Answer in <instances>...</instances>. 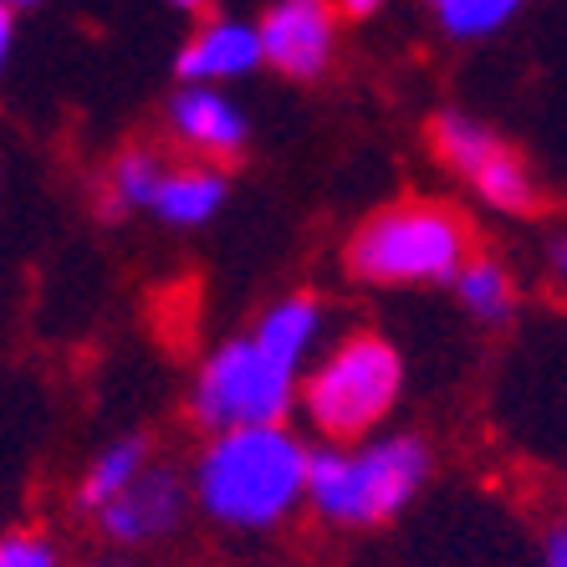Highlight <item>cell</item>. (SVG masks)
<instances>
[{
  "mask_svg": "<svg viewBox=\"0 0 567 567\" xmlns=\"http://www.w3.org/2000/svg\"><path fill=\"white\" fill-rule=\"evenodd\" d=\"M195 506L215 527L271 532L312 496V450L291 424H246L199 445L189 465Z\"/></svg>",
  "mask_w": 567,
  "mask_h": 567,
  "instance_id": "obj_1",
  "label": "cell"
},
{
  "mask_svg": "<svg viewBox=\"0 0 567 567\" xmlns=\"http://www.w3.org/2000/svg\"><path fill=\"white\" fill-rule=\"evenodd\" d=\"M430 445L410 430L369 435L358 445H322L312 450V506L328 527L369 532L410 512L414 496L430 481Z\"/></svg>",
  "mask_w": 567,
  "mask_h": 567,
  "instance_id": "obj_2",
  "label": "cell"
},
{
  "mask_svg": "<svg viewBox=\"0 0 567 567\" xmlns=\"http://www.w3.org/2000/svg\"><path fill=\"white\" fill-rule=\"evenodd\" d=\"M475 256L471 220L440 199H394L348 236V277L363 287H450Z\"/></svg>",
  "mask_w": 567,
  "mask_h": 567,
  "instance_id": "obj_3",
  "label": "cell"
},
{
  "mask_svg": "<svg viewBox=\"0 0 567 567\" xmlns=\"http://www.w3.org/2000/svg\"><path fill=\"white\" fill-rule=\"evenodd\" d=\"M404 399V358L383 332H348L302 373V420L322 445H358L383 435Z\"/></svg>",
  "mask_w": 567,
  "mask_h": 567,
  "instance_id": "obj_4",
  "label": "cell"
},
{
  "mask_svg": "<svg viewBox=\"0 0 567 567\" xmlns=\"http://www.w3.org/2000/svg\"><path fill=\"white\" fill-rule=\"evenodd\" d=\"M302 404V373L287 369L277 353H266L256 332L225 338L199 358L189 383V414L205 435L246 430V424H287Z\"/></svg>",
  "mask_w": 567,
  "mask_h": 567,
  "instance_id": "obj_5",
  "label": "cell"
},
{
  "mask_svg": "<svg viewBox=\"0 0 567 567\" xmlns=\"http://www.w3.org/2000/svg\"><path fill=\"white\" fill-rule=\"evenodd\" d=\"M430 148L486 210L496 215L537 210L542 195H537V179H532V164L475 113H461V107L435 113L430 118Z\"/></svg>",
  "mask_w": 567,
  "mask_h": 567,
  "instance_id": "obj_6",
  "label": "cell"
},
{
  "mask_svg": "<svg viewBox=\"0 0 567 567\" xmlns=\"http://www.w3.org/2000/svg\"><path fill=\"white\" fill-rule=\"evenodd\" d=\"M189 506H195V486H189L185 471L154 461L128 491H123L113 506L93 516V527L103 542L113 547H154V542L174 537L185 527Z\"/></svg>",
  "mask_w": 567,
  "mask_h": 567,
  "instance_id": "obj_7",
  "label": "cell"
},
{
  "mask_svg": "<svg viewBox=\"0 0 567 567\" xmlns=\"http://www.w3.org/2000/svg\"><path fill=\"white\" fill-rule=\"evenodd\" d=\"M338 0H277L261 16L266 66L287 82H317L338 56Z\"/></svg>",
  "mask_w": 567,
  "mask_h": 567,
  "instance_id": "obj_8",
  "label": "cell"
},
{
  "mask_svg": "<svg viewBox=\"0 0 567 567\" xmlns=\"http://www.w3.org/2000/svg\"><path fill=\"white\" fill-rule=\"evenodd\" d=\"M164 123H169V138L185 148L189 158H205V164H220V158H236L251 138V123H246V107L225 87H205V82H179L164 107Z\"/></svg>",
  "mask_w": 567,
  "mask_h": 567,
  "instance_id": "obj_9",
  "label": "cell"
},
{
  "mask_svg": "<svg viewBox=\"0 0 567 567\" xmlns=\"http://www.w3.org/2000/svg\"><path fill=\"white\" fill-rule=\"evenodd\" d=\"M266 66V41H261V21H236V16H215L205 27H195V37L179 47L174 56V78L179 82H240Z\"/></svg>",
  "mask_w": 567,
  "mask_h": 567,
  "instance_id": "obj_10",
  "label": "cell"
},
{
  "mask_svg": "<svg viewBox=\"0 0 567 567\" xmlns=\"http://www.w3.org/2000/svg\"><path fill=\"white\" fill-rule=\"evenodd\" d=\"M225 195H230V185H225V174L215 164H205V158L169 164L164 189L154 199V215L164 225H174V230H199V225H210L220 215Z\"/></svg>",
  "mask_w": 567,
  "mask_h": 567,
  "instance_id": "obj_11",
  "label": "cell"
},
{
  "mask_svg": "<svg viewBox=\"0 0 567 567\" xmlns=\"http://www.w3.org/2000/svg\"><path fill=\"white\" fill-rule=\"evenodd\" d=\"M154 461H158V455H154V440H148V435L107 440L93 461H87V471H82V481H78V512L93 522V516L103 512V506L118 502L123 491H128Z\"/></svg>",
  "mask_w": 567,
  "mask_h": 567,
  "instance_id": "obj_12",
  "label": "cell"
},
{
  "mask_svg": "<svg viewBox=\"0 0 567 567\" xmlns=\"http://www.w3.org/2000/svg\"><path fill=\"white\" fill-rule=\"evenodd\" d=\"M322 322H328L322 302H317V297H307V291H291V297H281V302L266 307L261 322H256L251 332L266 343V353H277L287 369L307 373V369H312L317 343H322Z\"/></svg>",
  "mask_w": 567,
  "mask_h": 567,
  "instance_id": "obj_13",
  "label": "cell"
},
{
  "mask_svg": "<svg viewBox=\"0 0 567 567\" xmlns=\"http://www.w3.org/2000/svg\"><path fill=\"white\" fill-rule=\"evenodd\" d=\"M450 291H455V302L465 307V317L481 322V328H502V322H512L516 302H522V287H516L512 266L496 261V256H481V251L461 266V277L450 281Z\"/></svg>",
  "mask_w": 567,
  "mask_h": 567,
  "instance_id": "obj_14",
  "label": "cell"
},
{
  "mask_svg": "<svg viewBox=\"0 0 567 567\" xmlns=\"http://www.w3.org/2000/svg\"><path fill=\"white\" fill-rule=\"evenodd\" d=\"M164 174H169V158L158 154V148H148V144H128L123 154H113V164H107L103 205H107L113 215L154 210L158 189H164Z\"/></svg>",
  "mask_w": 567,
  "mask_h": 567,
  "instance_id": "obj_15",
  "label": "cell"
},
{
  "mask_svg": "<svg viewBox=\"0 0 567 567\" xmlns=\"http://www.w3.org/2000/svg\"><path fill=\"white\" fill-rule=\"evenodd\" d=\"M532 0H424V11L450 41H491L527 11Z\"/></svg>",
  "mask_w": 567,
  "mask_h": 567,
  "instance_id": "obj_16",
  "label": "cell"
},
{
  "mask_svg": "<svg viewBox=\"0 0 567 567\" xmlns=\"http://www.w3.org/2000/svg\"><path fill=\"white\" fill-rule=\"evenodd\" d=\"M0 567H66V557L41 527H11L0 537Z\"/></svg>",
  "mask_w": 567,
  "mask_h": 567,
  "instance_id": "obj_17",
  "label": "cell"
},
{
  "mask_svg": "<svg viewBox=\"0 0 567 567\" xmlns=\"http://www.w3.org/2000/svg\"><path fill=\"white\" fill-rule=\"evenodd\" d=\"M542 277H547V287L567 291V236H547V246H542Z\"/></svg>",
  "mask_w": 567,
  "mask_h": 567,
  "instance_id": "obj_18",
  "label": "cell"
},
{
  "mask_svg": "<svg viewBox=\"0 0 567 567\" xmlns=\"http://www.w3.org/2000/svg\"><path fill=\"white\" fill-rule=\"evenodd\" d=\"M542 567H567V512L553 516V527L542 532Z\"/></svg>",
  "mask_w": 567,
  "mask_h": 567,
  "instance_id": "obj_19",
  "label": "cell"
},
{
  "mask_svg": "<svg viewBox=\"0 0 567 567\" xmlns=\"http://www.w3.org/2000/svg\"><path fill=\"white\" fill-rule=\"evenodd\" d=\"M389 0H338V11L353 16V21H369V16H379Z\"/></svg>",
  "mask_w": 567,
  "mask_h": 567,
  "instance_id": "obj_20",
  "label": "cell"
},
{
  "mask_svg": "<svg viewBox=\"0 0 567 567\" xmlns=\"http://www.w3.org/2000/svg\"><path fill=\"white\" fill-rule=\"evenodd\" d=\"M16 52V11H0V56Z\"/></svg>",
  "mask_w": 567,
  "mask_h": 567,
  "instance_id": "obj_21",
  "label": "cell"
},
{
  "mask_svg": "<svg viewBox=\"0 0 567 567\" xmlns=\"http://www.w3.org/2000/svg\"><path fill=\"white\" fill-rule=\"evenodd\" d=\"M37 6H41V0H0V11H16V16H21V11H37Z\"/></svg>",
  "mask_w": 567,
  "mask_h": 567,
  "instance_id": "obj_22",
  "label": "cell"
},
{
  "mask_svg": "<svg viewBox=\"0 0 567 567\" xmlns=\"http://www.w3.org/2000/svg\"><path fill=\"white\" fill-rule=\"evenodd\" d=\"M174 11H199V6H205V0H169Z\"/></svg>",
  "mask_w": 567,
  "mask_h": 567,
  "instance_id": "obj_23",
  "label": "cell"
},
{
  "mask_svg": "<svg viewBox=\"0 0 567 567\" xmlns=\"http://www.w3.org/2000/svg\"><path fill=\"white\" fill-rule=\"evenodd\" d=\"M93 567H113V563H93Z\"/></svg>",
  "mask_w": 567,
  "mask_h": 567,
  "instance_id": "obj_24",
  "label": "cell"
}]
</instances>
